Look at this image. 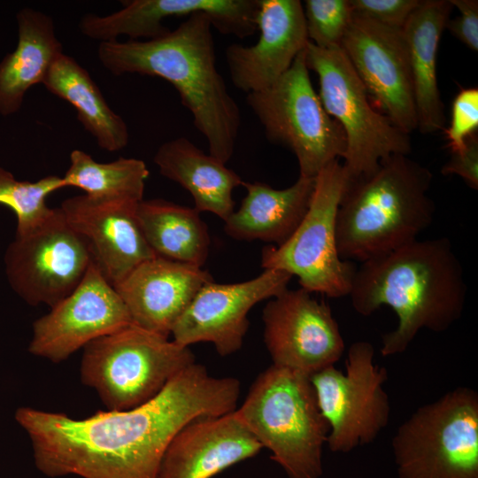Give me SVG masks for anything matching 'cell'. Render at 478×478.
Wrapping results in <instances>:
<instances>
[{
  "mask_svg": "<svg viewBox=\"0 0 478 478\" xmlns=\"http://www.w3.org/2000/svg\"><path fill=\"white\" fill-rule=\"evenodd\" d=\"M240 381L194 364L135 408L84 419L23 406L14 418L27 433L36 468L49 477L156 478L173 437L189 421L237 408Z\"/></svg>",
  "mask_w": 478,
  "mask_h": 478,
  "instance_id": "obj_1",
  "label": "cell"
},
{
  "mask_svg": "<svg viewBox=\"0 0 478 478\" xmlns=\"http://www.w3.org/2000/svg\"><path fill=\"white\" fill-rule=\"evenodd\" d=\"M369 316L382 305L398 318L382 337L381 354L403 353L420 330L446 331L460 319L466 297L461 263L447 237L418 239L357 267L349 294Z\"/></svg>",
  "mask_w": 478,
  "mask_h": 478,
  "instance_id": "obj_2",
  "label": "cell"
},
{
  "mask_svg": "<svg viewBox=\"0 0 478 478\" xmlns=\"http://www.w3.org/2000/svg\"><path fill=\"white\" fill-rule=\"evenodd\" d=\"M212 27L205 13L196 12L155 39L100 42L97 56L114 75L138 73L170 82L206 139L209 154L227 164L234 154L241 112L216 67Z\"/></svg>",
  "mask_w": 478,
  "mask_h": 478,
  "instance_id": "obj_3",
  "label": "cell"
},
{
  "mask_svg": "<svg viewBox=\"0 0 478 478\" xmlns=\"http://www.w3.org/2000/svg\"><path fill=\"white\" fill-rule=\"evenodd\" d=\"M432 180L428 167L403 154L348 179L335 222L340 258L363 263L417 240L434 220Z\"/></svg>",
  "mask_w": 478,
  "mask_h": 478,
  "instance_id": "obj_4",
  "label": "cell"
},
{
  "mask_svg": "<svg viewBox=\"0 0 478 478\" xmlns=\"http://www.w3.org/2000/svg\"><path fill=\"white\" fill-rule=\"evenodd\" d=\"M235 411L289 478L321 476L329 426L309 375L272 364Z\"/></svg>",
  "mask_w": 478,
  "mask_h": 478,
  "instance_id": "obj_5",
  "label": "cell"
},
{
  "mask_svg": "<svg viewBox=\"0 0 478 478\" xmlns=\"http://www.w3.org/2000/svg\"><path fill=\"white\" fill-rule=\"evenodd\" d=\"M195 362L189 347L129 324L83 348L80 376L107 410L124 411L156 397Z\"/></svg>",
  "mask_w": 478,
  "mask_h": 478,
  "instance_id": "obj_6",
  "label": "cell"
},
{
  "mask_svg": "<svg viewBox=\"0 0 478 478\" xmlns=\"http://www.w3.org/2000/svg\"><path fill=\"white\" fill-rule=\"evenodd\" d=\"M399 478H478V394L456 388L418 408L397 428Z\"/></svg>",
  "mask_w": 478,
  "mask_h": 478,
  "instance_id": "obj_7",
  "label": "cell"
},
{
  "mask_svg": "<svg viewBox=\"0 0 478 478\" xmlns=\"http://www.w3.org/2000/svg\"><path fill=\"white\" fill-rule=\"evenodd\" d=\"M305 62L319 78V97L346 137L343 166L348 179L367 174L391 155H409L410 135L374 109L365 86L341 47L321 49L310 41Z\"/></svg>",
  "mask_w": 478,
  "mask_h": 478,
  "instance_id": "obj_8",
  "label": "cell"
},
{
  "mask_svg": "<svg viewBox=\"0 0 478 478\" xmlns=\"http://www.w3.org/2000/svg\"><path fill=\"white\" fill-rule=\"evenodd\" d=\"M246 103L266 139L295 155L299 176L315 178L328 164L343 158L344 132L326 112L312 87L305 50L274 84L247 94Z\"/></svg>",
  "mask_w": 478,
  "mask_h": 478,
  "instance_id": "obj_9",
  "label": "cell"
},
{
  "mask_svg": "<svg viewBox=\"0 0 478 478\" xmlns=\"http://www.w3.org/2000/svg\"><path fill=\"white\" fill-rule=\"evenodd\" d=\"M348 176L339 159L328 164L315 177L309 208L290 237L261 252V266L284 271L298 278L300 288L328 297L349 296L357 267L340 258L335 222Z\"/></svg>",
  "mask_w": 478,
  "mask_h": 478,
  "instance_id": "obj_10",
  "label": "cell"
},
{
  "mask_svg": "<svg viewBox=\"0 0 478 478\" xmlns=\"http://www.w3.org/2000/svg\"><path fill=\"white\" fill-rule=\"evenodd\" d=\"M374 355L372 343L358 341L349 348L345 374L330 366L310 375L333 452L370 443L388 425L390 404L383 389L388 373L373 363Z\"/></svg>",
  "mask_w": 478,
  "mask_h": 478,
  "instance_id": "obj_11",
  "label": "cell"
},
{
  "mask_svg": "<svg viewBox=\"0 0 478 478\" xmlns=\"http://www.w3.org/2000/svg\"><path fill=\"white\" fill-rule=\"evenodd\" d=\"M4 261L7 281L22 300L52 307L76 289L92 258L85 240L57 207L31 230L15 235Z\"/></svg>",
  "mask_w": 478,
  "mask_h": 478,
  "instance_id": "obj_12",
  "label": "cell"
},
{
  "mask_svg": "<svg viewBox=\"0 0 478 478\" xmlns=\"http://www.w3.org/2000/svg\"><path fill=\"white\" fill-rule=\"evenodd\" d=\"M341 48L372 104L404 133L417 130L412 72L402 29L353 14Z\"/></svg>",
  "mask_w": 478,
  "mask_h": 478,
  "instance_id": "obj_13",
  "label": "cell"
},
{
  "mask_svg": "<svg viewBox=\"0 0 478 478\" xmlns=\"http://www.w3.org/2000/svg\"><path fill=\"white\" fill-rule=\"evenodd\" d=\"M264 342L273 365L307 375L334 366L344 342L330 307L312 293L288 288L262 312Z\"/></svg>",
  "mask_w": 478,
  "mask_h": 478,
  "instance_id": "obj_14",
  "label": "cell"
},
{
  "mask_svg": "<svg viewBox=\"0 0 478 478\" xmlns=\"http://www.w3.org/2000/svg\"><path fill=\"white\" fill-rule=\"evenodd\" d=\"M129 324L122 299L92 261L76 289L33 323L28 351L59 363Z\"/></svg>",
  "mask_w": 478,
  "mask_h": 478,
  "instance_id": "obj_15",
  "label": "cell"
},
{
  "mask_svg": "<svg viewBox=\"0 0 478 478\" xmlns=\"http://www.w3.org/2000/svg\"><path fill=\"white\" fill-rule=\"evenodd\" d=\"M292 277L284 271L265 269L241 282H207L174 324L173 340L187 347L212 343L222 357L236 352L249 328L251 309L285 290Z\"/></svg>",
  "mask_w": 478,
  "mask_h": 478,
  "instance_id": "obj_16",
  "label": "cell"
},
{
  "mask_svg": "<svg viewBox=\"0 0 478 478\" xmlns=\"http://www.w3.org/2000/svg\"><path fill=\"white\" fill-rule=\"evenodd\" d=\"M256 23L260 35L255 44L233 43L225 50L233 84L247 94L274 84L309 42L299 0H259Z\"/></svg>",
  "mask_w": 478,
  "mask_h": 478,
  "instance_id": "obj_17",
  "label": "cell"
},
{
  "mask_svg": "<svg viewBox=\"0 0 478 478\" xmlns=\"http://www.w3.org/2000/svg\"><path fill=\"white\" fill-rule=\"evenodd\" d=\"M258 5L259 0H131L109 15H91L87 31L100 42L116 41L121 35L128 40H150L170 31L163 25L166 18L204 12L220 33L243 39L258 30Z\"/></svg>",
  "mask_w": 478,
  "mask_h": 478,
  "instance_id": "obj_18",
  "label": "cell"
},
{
  "mask_svg": "<svg viewBox=\"0 0 478 478\" xmlns=\"http://www.w3.org/2000/svg\"><path fill=\"white\" fill-rule=\"evenodd\" d=\"M137 204L96 201L80 195L60 205L68 224L87 243L93 263L112 286L138 265L156 257L139 226Z\"/></svg>",
  "mask_w": 478,
  "mask_h": 478,
  "instance_id": "obj_19",
  "label": "cell"
},
{
  "mask_svg": "<svg viewBox=\"0 0 478 478\" xmlns=\"http://www.w3.org/2000/svg\"><path fill=\"white\" fill-rule=\"evenodd\" d=\"M213 281L202 267L161 257L143 261L114 285L132 324L169 337L198 290Z\"/></svg>",
  "mask_w": 478,
  "mask_h": 478,
  "instance_id": "obj_20",
  "label": "cell"
},
{
  "mask_svg": "<svg viewBox=\"0 0 478 478\" xmlns=\"http://www.w3.org/2000/svg\"><path fill=\"white\" fill-rule=\"evenodd\" d=\"M235 410L197 418L181 428L164 452L156 478H212L257 455L263 448Z\"/></svg>",
  "mask_w": 478,
  "mask_h": 478,
  "instance_id": "obj_21",
  "label": "cell"
},
{
  "mask_svg": "<svg viewBox=\"0 0 478 478\" xmlns=\"http://www.w3.org/2000/svg\"><path fill=\"white\" fill-rule=\"evenodd\" d=\"M452 8L450 0H422L402 28L412 72L417 130L422 134L445 129L436 57Z\"/></svg>",
  "mask_w": 478,
  "mask_h": 478,
  "instance_id": "obj_22",
  "label": "cell"
},
{
  "mask_svg": "<svg viewBox=\"0 0 478 478\" xmlns=\"http://www.w3.org/2000/svg\"><path fill=\"white\" fill-rule=\"evenodd\" d=\"M241 206L224 221L225 233L240 241L260 240L279 246L304 219L314 191L315 178L299 176L291 186L277 189L260 181H243Z\"/></svg>",
  "mask_w": 478,
  "mask_h": 478,
  "instance_id": "obj_23",
  "label": "cell"
},
{
  "mask_svg": "<svg viewBox=\"0 0 478 478\" xmlns=\"http://www.w3.org/2000/svg\"><path fill=\"white\" fill-rule=\"evenodd\" d=\"M18 43L0 61V114L18 112L27 90L42 83L55 60L63 53L53 19L23 8L17 12Z\"/></svg>",
  "mask_w": 478,
  "mask_h": 478,
  "instance_id": "obj_24",
  "label": "cell"
},
{
  "mask_svg": "<svg viewBox=\"0 0 478 478\" xmlns=\"http://www.w3.org/2000/svg\"><path fill=\"white\" fill-rule=\"evenodd\" d=\"M153 161L163 176L190 193L197 212H212L225 221L235 211L233 191L243 181L188 138L181 136L162 143Z\"/></svg>",
  "mask_w": 478,
  "mask_h": 478,
  "instance_id": "obj_25",
  "label": "cell"
},
{
  "mask_svg": "<svg viewBox=\"0 0 478 478\" xmlns=\"http://www.w3.org/2000/svg\"><path fill=\"white\" fill-rule=\"evenodd\" d=\"M42 84L75 108L78 120L101 149L114 152L127 145L126 122L111 109L90 74L74 58L62 53Z\"/></svg>",
  "mask_w": 478,
  "mask_h": 478,
  "instance_id": "obj_26",
  "label": "cell"
},
{
  "mask_svg": "<svg viewBox=\"0 0 478 478\" xmlns=\"http://www.w3.org/2000/svg\"><path fill=\"white\" fill-rule=\"evenodd\" d=\"M136 218L143 236L158 257L203 267L211 239L195 208L161 198L138 203Z\"/></svg>",
  "mask_w": 478,
  "mask_h": 478,
  "instance_id": "obj_27",
  "label": "cell"
},
{
  "mask_svg": "<svg viewBox=\"0 0 478 478\" xmlns=\"http://www.w3.org/2000/svg\"><path fill=\"white\" fill-rule=\"evenodd\" d=\"M149 174L146 164L138 158L99 163L87 152L73 150L62 179L65 187L79 188L96 201L138 204L143 199Z\"/></svg>",
  "mask_w": 478,
  "mask_h": 478,
  "instance_id": "obj_28",
  "label": "cell"
},
{
  "mask_svg": "<svg viewBox=\"0 0 478 478\" xmlns=\"http://www.w3.org/2000/svg\"><path fill=\"white\" fill-rule=\"evenodd\" d=\"M63 188L62 176L50 174L35 181H19L0 166V204L15 213V235L27 233L42 221L52 210L47 205V197Z\"/></svg>",
  "mask_w": 478,
  "mask_h": 478,
  "instance_id": "obj_29",
  "label": "cell"
},
{
  "mask_svg": "<svg viewBox=\"0 0 478 478\" xmlns=\"http://www.w3.org/2000/svg\"><path fill=\"white\" fill-rule=\"evenodd\" d=\"M308 40L321 49L341 47L353 12L350 0H305Z\"/></svg>",
  "mask_w": 478,
  "mask_h": 478,
  "instance_id": "obj_30",
  "label": "cell"
},
{
  "mask_svg": "<svg viewBox=\"0 0 478 478\" xmlns=\"http://www.w3.org/2000/svg\"><path fill=\"white\" fill-rule=\"evenodd\" d=\"M477 128L478 89H462L452 102L450 125L443 130L451 151L461 150Z\"/></svg>",
  "mask_w": 478,
  "mask_h": 478,
  "instance_id": "obj_31",
  "label": "cell"
},
{
  "mask_svg": "<svg viewBox=\"0 0 478 478\" xmlns=\"http://www.w3.org/2000/svg\"><path fill=\"white\" fill-rule=\"evenodd\" d=\"M422 0H350L354 15L394 29H402Z\"/></svg>",
  "mask_w": 478,
  "mask_h": 478,
  "instance_id": "obj_32",
  "label": "cell"
},
{
  "mask_svg": "<svg viewBox=\"0 0 478 478\" xmlns=\"http://www.w3.org/2000/svg\"><path fill=\"white\" fill-rule=\"evenodd\" d=\"M459 11L455 19H449L446 27L451 35L473 51L478 50V1L450 0Z\"/></svg>",
  "mask_w": 478,
  "mask_h": 478,
  "instance_id": "obj_33",
  "label": "cell"
},
{
  "mask_svg": "<svg viewBox=\"0 0 478 478\" xmlns=\"http://www.w3.org/2000/svg\"><path fill=\"white\" fill-rule=\"evenodd\" d=\"M443 175H458L473 189H478V135L468 137L465 146L451 151L448 162L442 167Z\"/></svg>",
  "mask_w": 478,
  "mask_h": 478,
  "instance_id": "obj_34",
  "label": "cell"
}]
</instances>
